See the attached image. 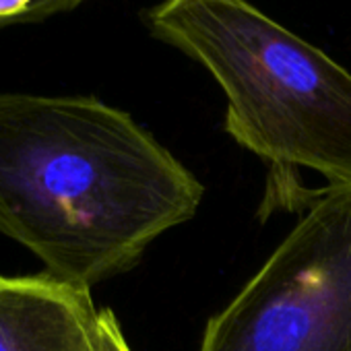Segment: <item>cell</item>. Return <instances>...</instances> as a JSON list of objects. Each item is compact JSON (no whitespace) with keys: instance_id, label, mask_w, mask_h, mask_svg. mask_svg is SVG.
Returning <instances> with one entry per match:
<instances>
[{"instance_id":"obj_1","label":"cell","mask_w":351,"mask_h":351,"mask_svg":"<svg viewBox=\"0 0 351 351\" xmlns=\"http://www.w3.org/2000/svg\"><path fill=\"white\" fill-rule=\"evenodd\" d=\"M205 197L134 118L93 95L0 93V234L89 289L130 271Z\"/></svg>"},{"instance_id":"obj_2","label":"cell","mask_w":351,"mask_h":351,"mask_svg":"<svg viewBox=\"0 0 351 351\" xmlns=\"http://www.w3.org/2000/svg\"><path fill=\"white\" fill-rule=\"evenodd\" d=\"M151 38L223 89L226 132L281 173L304 167L351 184V73L248 0H161Z\"/></svg>"},{"instance_id":"obj_3","label":"cell","mask_w":351,"mask_h":351,"mask_svg":"<svg viewBox=\"0 0 351 351\" xmlns=\"http://www.w3.org/2000/svg\"><path fill=\"white\" fill-rule=\"evenodd\" d=\"M209 318L199 351H351V184H326Z\"/></svg>"},{"instance_id":"obj_4","label":"cell","mask_w":351,"mask_h":351,"mask_svg":"<svg viewBox=\"0 0 351 351\" xmlns=\"http://www.w3.org/2000/svg\"><path fill=\"white\" fill-rule=\"evenodd\" d=\"M89 289L46 273L0 275V351H99Z\"/></svg>"},{"instance_id":"obj_5","label":"cell","mask_w":351,"mask_h":351,"mask_svg":"<svg viewBox=\"0 0 351 351\" xmlns=\"http://www.w3.org/2000/svg\"><path fill=\"white\" fill-rule=\"evenodd\" d=\"M83 3L85 0H0V29L40 23L71 13Z\"/></svg>"},{"instance_id":"obj_6","label":"cell","mask_w":351,"mask_h":351,"mask_svg":"<svg viewBox=\"0 0 351 351\" xmlns=\"http://www.w3.org/2000/svg\"><path fill=\"white\" fill-rule=\"evenodd\" d=\"M97 345H99V351H132L126 337H124V332H122L118 316L110 308L99 310Z\"/></svg>"}]
</instances>
